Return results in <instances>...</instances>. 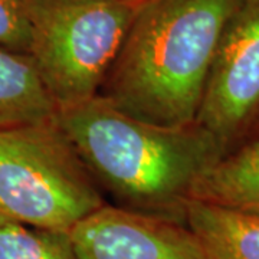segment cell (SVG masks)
I'll return each instance as SVG.
<instances>
[{
  "label": "cell",
  "instance_id": "cell-12",
  "mask_svg": "<svg viewBox=\"0 0 259 259\" xmlns=\"http://www.w3.org/2000/svg\"><path fill=\"white\" fill-rule=\"evenodd\" d=\"M117 2H122V3H128V5H133V6H143L144 3H147L148 0H117Z\"/></svg>",
  "mask_w": 259,
  "mask_h": 259
},
{
  "label": "cell",
  "instance_id": "cell-2",
  "mask_svg": "<svg viewBox=\"0 0 259 259\" xmlns=\"http://www.w3.org/2000/svg\"><path fill=\"white\" fill-rule=\"evenodd\" d=\"M241 0H148L98 95L160 125L196 120L225 26Z\"/></svg>",
  "mask_w": 259,
  "mask_h": 259
},
{
  "label": "cell",
  "instance_id": "cell-8",
  "mask_svg": "<svg viewBox=\"0 0 259 259\" xmlns=\"http://www.w3.org/2000/svg\"><path fill=\"white\" fill-rule=\"evenodd\" d=\"M186 225L207 259H259V214L222 209L190 200Z\"/></svg>",
  "mask_w": 259,
  "mask_h": 259
},
{
  "label": "cell",
  "instance_id": "cell-3",
  "mask_svg": "<svg viewBox=\"0 0 259 259\" xmlns=\"http://www.w3.org/2000/svg\"><path fill=\"white\" fill-rule=\"evenodd\" d=\"M102 204V190L55 117L0 130L3 218L69 233Z\"/></svg>",
  "mask_w": 259,
  "mask_h": 259
},
{
  "label": "cell",
  "instance_id": "cell-4",
  "mask_svg": "<svg viewBox=\"0 0 259 259\" xmlns=\"http://www.w3.org/2000/svg\"><path fill=\"white\" fill-rule=\"evenodd\" d=\"M30 54L56 110L98 95L141 8L117 0H23Z\"/></svg>",
  "mask_w": 259,
  "mask_h": 259
},
{
  "label": "cell",
  "instance_id": "cell-7",
  "mask_svg": "<svg viewBox=\"0 0 259 259\" xmlns=\"http://www.w3.org/2000/svg\"><path fill=\"white\" fill-rule=\"evenodd\" d=\"M190 200L259 214V133L207 167L196 180Z\"/></svg>",
  "mask_w": 259,
  "mask_h": 259
},
{
  "label": "cell",
  "instance_id": "cell-6",
  "mask_svg": "<svg viewBox=\"0 0 259 259\" xmlns=\"http://www.w3.org/2000/svg\"><path fill=\"white\" fill-rule=\"evenodd\" d=\"M78 259H207L186 223L102 204L69 232Z\"/></svg>",
  "mask_w": 259,
  "mask_h": 259
},
{
  "label": "cell",
  "instance_id": "cell-1",
  "mask_svg": "<svg viewBox=\"0 0 259 259\" xmlns=\"http://www.w3.org/2000/svg\"><path fill=\"white\" fill-rule=\"evenodd\" d=\"M55 120L117 206L176 222L186 223L196 180L226 153L196 121L160 125L101 95L58 110Z\"/></svg>",
  "mask_w": 259,
  "mask_h": 259
},
{
  "label": "cell",
  "instance_id": "cell-11",
  "mask_svg": "<svg viewBox=\"0 0 259 259\" xmlns=\"http://www.w3.org/2000/svg\"><path fill=\"white\" fill-rule=\"evenodd\" d=\"M32 29L23 0H0V48L30 54Z\"/></svg>",
  "mask_w": 259,
  "mask_h": 259
},
{
  "label": "cell",
  "instance_id": "cell-10",
  "mask_svg": "<svg viewBox=\"0 0 259 259\" xmlns=\"http://www.w3.org/2000/svg\"><path fill=\"white\" fill-rule=\"evenodd\" d=\"M0 259H78L68 232L0 221Z\"/></svg>",
  "mask_w": 259,
  "mask_h": 259
},
{
  "label": "cell",
  "instance_id": "cell-13",
  "mask_svg": "<svg viewBox=\"0 0 259 259\" xmlns=\"http://www.w3.org/2000/svg\"><path fill=\"white\" fill-rule=\"evenodd\" d=\"M256 133H259V121H258V124H256V127H255V130H253V133L252 134H256ZM250 134V136H252Z\"/></svg>",
  "mask_w": 259,
  "mask_h": 259
},
{
  "label": "cell",
  "instance_id": "cell-14",
  "mask_svg": "<svg viewBox=\"0 0 259 259\" xmlns=\"http://www.w3.org/2000/svg\"><path fill=\"white\" fill-rule=\"evenodd\" d=\"M2 219H6V218H3V214L0 213V221H2Z\"/></svg>",
  "mask_w": 259,
  "mask_h": 259
},
{
  "label": "cell",
  "instance_id": "cell-5",
  "mask_svg": "<svg viewBox=\"0 0 259 259\" xmlns=\"http://www.w3.org/2000/svg\"><path fill=\"white\" fill-rule=\"evenodd\" d=\"M196 122L226 151L259 121V0H241L228 20L206 81Z\"/></svg>",
  "mask_w": 259,
  "mask_h": 259
},
{
  "label": "cell",
  "instance_id": "cell-9",
  "mask_svg": "<svg viewBox=\"0 0 259 259\" xmlns=\"http://www.w3.org/2000/svg\"><path fill=\"white\" fill-rule=\"evenodd\" d=\"M56 111L32 58L0 48V130L52 120Z\"/></svg>",
  "mask_w": 259,
  "mask_h": 259
}]
</instances>
